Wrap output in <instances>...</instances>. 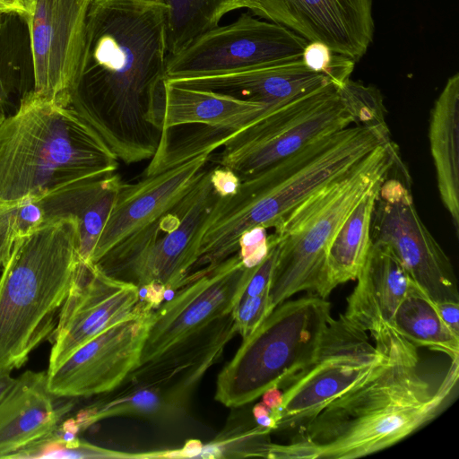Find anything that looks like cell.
Here are the masks:
<instances>
[{"label": "cell", "instance_id": "obj_3", "mask_svg": "<svg viewBox=\"0 0 459 459\" xmlns=\"http://www.w3.org/2000/svg\"><path fill=\"white\" fill-rule=\"evenodd\" d=\"M390 140L387 131L353 124L242 180L234 195L219 197L215 204L201 234L196 267L214 269L238 252L243 232L257 226L274 228L311 195Z\"/></svg>", "mask_w": 459, "mask_h": 459}, {"label": "cell", "instance_id": "obj_12", "mask_svg": "<svg viewBox=\"0 0 459 459\" xmlns=\"http://www.w3.org/2000/svg\"><path fill=\"white\" fill-rule=\"evenodd\" d=\"M308 41L273 22L242 13L189 41L167 57L165 80L225 74L293 62Z\"/></svg>", "mask_w": 459, "mask_h": 459}, {"label": "cell", "instance_id": "obj_27", "mask_svg": "<svg viewBox=\"0 0 459 459\" xmlns=\"http://www.w3.org/2000/svg\"><path fill=\"white\" fill-rule=\"evenodd\" d=\"M168 6V56L182 49L201 33L215 28L239 0H163Z\"/></svg>", "mask_w": 459, "mask_h": 459}, {"label": "cell", "instance_id": "obj_18", "mask_svg": "<svg viewBox=\"0 0 459 459\" xmlns=\"http://www.w3.org/2000/svg\"><path fill=\"white\" fill-rule=\"evenodd\" d=\"M237 333L232 314L215 320L158 358L138 366L126 377V389L154 390L174 411L183 410Z\"/></svg>", "mask_w": 459, "mask_h": 459}, {"label": "cell", "instance_id": "obj_14", "mask_svg": "<svg viewBox=\"0 0 459 459\" xmlns=\"http://www.w3.org/2000/svg\"><path fill=\"white\" fill-rule=\"evenodd\" d=\"M93 0H26L33 91L70 105L84 47L86 19Z\"/></svg>", "mask_w": 459, "mask_h": 459}, {"label": "cell", "instance_id": "obj_35", "mask_svg": "<svg viewBox=\"0 0 459 459\" xmlns=\"http://www.w3.org/2000/svg\"><path fill=\"white\" fill-rule=\"evenodd\" d=\"M253 416L256 424L260 427L271 430H276L278 427V418L264 403H259L253 408Z\"/></svg>", "mask_w": 459, "mask_h": 459}, {"label": "cell", "instance_id": "obj_21", "mask_svg": "<svg viewBox=\"0 0 459 459\" xmlns=\"http://www.w3.org/2000/svg\"><path fill=\"white\" fill-rule=\"evenodd\" d=\"M48 385V374L26 370L0 401V458L50 435L71 403L57 406Z\"/></svg>", "mask_w": 459, "mask_h": 459}, {"label": "cell", "instance_id": "obj_39", "mask_svg": "<svg viewBox=\"0 0 459 459\" xmlns=\"http://www.w3.org/2000/svg\"><path fill=\"white\" fill-rule=\"evenodd\" d=\"M143 1H149V2H163V0H143Z\"/></svg>", "mask_w": 459, "mask_h": 459}, {"label": "cell", "instance_id": "obj_5", "mask_svg": "<svg viewBox=\"0 0 459 459\" xmlns=\"http://www.w3.org/2000/svg\"><path fill=\"white\" fill-rule=\"evenodd\" d=\"M82 263L74 217L16 242L0 276V369L21 368L51 336Z\"/></svg>", "mask_w": 459, "mask_h": 459}, {"label": "cell", "instance_id": "obj_33", "mask_svg": "<svg viewBox=\"0 0 459 459\" xmlns=\"http://www.w3.org/2000/svg\"><path fill=\"white\" fill-rule=\"evenodd\" d=\"M211 182L216 194L224 198L237 193L241 179L233 170L218 165L211 169Z\"/></svg>", "mask_w": 459, "mask_h": 459}, {"label": "cell", "instance_id": "obj_17", "mask_svg": "<svg viewBox=\"0 0 459 459\" xmlns=\"http://www.w3.org/2000/svg\"><path fill=\"white\" fill-rule=\"evenodd\" d=\"M254 15L358 62L374 39L373 0H241Z\"/></svg>", "mask_w": 459, "mask_h": 459}, {"label": "cell", "instance_id": "obj_23", "mask_svg": "<svg viewBox=\"0 0 459 459\" xmlns=\"http://www.w3.org/2000/svg\"><path fill=\"white\" fill-rule=\"evenodd\" d=\"M164 94L162 134L186 125L234 132L273 108L262 102L185 87L167 80Z\"/></svg>", "mask_w": 459, "mask_h": 459}, {"label": "cell", "instance_id": "obj_38", "mask_svg": "<svg viewBox=\"0 0 459 459\" xmlns=\"http://www.w3.org/2000/svg\"><path fill=\"white\" fill-rule=\"evenodd\" d=\"M11 372V369H0V401L14 383Z\"/></svg>", "mask_w": 459, "mask_h": 459}, {"label": "cell", "instance_id": "obj_24", "mask_svg": "<svg viewBox=\"0 0 459 459\" xmlns=\"http://www.w3.org/2000/svg\"><path fill=\"white\" fill-rule=\"evenodd\" d=\"M430 153L441 202L459 236V74L450 76L430 110Z\"/></svg>", "mask_w": 459, "mask_h": 459}, {"label": "cell", "instance_id": "obj_40", "mask_svg": "<svg viewBox=\"0 0 459 459\" xmlns=\"http://www.w3.org/2000/svg\"><path fill=\"white\" fill-rule=\"evenodd\" d=\"M2 269H3V268L0 266V276H1Z\"/></svg>", "mask_w": 459, "mask_h": 459}, {"label": "cell", "instance_id": "obj_2", "mask_svg": "<svg viewBox=\"0 0 459 459\" xmlns=\"http://www.w3.org/2000/svg\"><path fill=\"white\" fill-rule=\"evenodd\" d=\"M385 358L363 381L299 429L316 458L355 459L400 442L434 420L457 387L459 359L428 365L394 327L374 339Z\"/></svg>", "mask_w": 459, "mask_h": 459}, {"label": "cell", "instance_id": "obj_16", "mask_svg": "<svg viewBox=\"0 0 459 459\" xmlns=\"http://www.w3.org/2000/svg\"><path fill=\"white\" fill-rule=\"evenodd\" d=\"M138 287L105 273L96 264L82 267L61 307L52 333L48 370L109 326L142 311Z\"/></svg>", "mask_w": 459, "mask_h": 459}, {"label": "cell", "instance_id": "obj_19", "mask_svg": "<svg viewBox=\"0 0 459 459\" xmlns=\"http://www.w3.org/2000/svg\"><path fill=\"white\" fill-rule=\"evenodd\" d=\"M214 151L209 150L173 168L122 183L108 220L95 247L98 263L123 239L172 210L195 186Z\"/></svg>", "mask_w": 459, "mask_h": 459}, {"label": "cell", "instance_id": "obj_37", "mask_svg": "<svg viewBox=\"0 0 459 459\" xmlns=\"http://www.w3.org/2000/svg\"><path fill=\"white\" fill-rule=\"evenodd\" d=\"M26 13V0H0L1 14H16L22 18Z\"/></svg>", "mask_w": 459, "mask_h": 459}, {"label": "cell", "instance_id": "obj_11", "mask_svg": "<svg viewBox=\"0 0 459 459\" xmlns=\"http://www.w3.org/2000/svg\"><path fill=\"white\" fill-rule=\"evenodd\" d=\"M383 351L343 315L332 318L314 359L286 385L276 430L299 429L383 362Z\"/></svg>", "mask_w": 459, "mask_h": 459}, {"label": "cell", "instance_id": "obj_29", "mask_svg": "<svg viewBox=\"0 0 459 459\" xmlns=\"http://www.w3.org/2000/svg\"><path fill=\"white\" fill-rule=\"evenodd\" d=\"M338 90L354 118V125L377 127L389 132L385 120V108L383 97L377 87L366 86L350 78L339 86Z\"/></svg>", "mask_w": 459, "mask_h": 459}, {"label": "cell", "instance_id": "obj_20", "mask_svg": "<svg viewBox=\"0 0 459 459\" xmlns=\"http://www.w3.org/2000/svg\"><path fill=\"white\" fill-rule=\"evenodd\" d=\"M356 280L343 316L374 340L393 327L394 315L414 283L394 255L373 242Z\"/></svg>", "mask_w": 459, "mask_h": 459}, {"label": "cell", "instance_id": "obj_31", "mask_svg": "<svg viewBox=\"0 0 459 459\" xmlns=\"http://www.w3.org/2000/svg\"><path fill=\"white\" fill-rule=\"evenodd\" d=\"M272 311L269 292L241 298L231 313L238 333L242 339L245 338L254 332Z\"/></svg>", "mask_w": 459, "mask_h": 459}, {"label": "cell", "instance_id": "obj_28", "mask_svg": "<svg viewBox=\"0 0 459 459\" xmlns=\"http://www.w3.org/2000/svg\"><path fill=\"white\" fill-rule=\"evenodd\" d=\"M51 221L44 197L0 204V266H4L19 239Z\"/></svg>", "mask_w": 459, "mask_h": 459}, {"label": "cell", "instance_id": "obj_10", "mask_svg": "<svg viewBox=\"0 0 459 459\" xmlns=\"http://www.w3.org/2000/svg\"><path fill=\"white\" fill-rule=\"evenodd\" d=\"M370 238L394 255L411 281L434 303L459 301L453 264L417 212L410 174L402 160L379 187Z\"/></svg>", "mask_w": 459, "mask_h": 459}, {"label": "cell", "instance_id": "obj_4", "mask_svg": "<svg viewBox=\"0 0 459 459\" xmlns=\"http://www.w3.org/2000/svg\"><path fill=\"white\" fill-rule=\"evenodd\" d=\"M117 168L114 152L70 105L32 89L0 125V204L45 197Z\"/></svg>", "mask_w": 459, "mask_h": 459}, {"label": "cell", "instance_id": "obj_1", "mask_svg": "<svg viewBox=\"0 0 459 459\" xmlns=\"http://www.w3.org/2000/svg\"><path fill=\"white\" fill-rule=\"evenodd\" d=\"M168 6L93 0L70 106L118 160L152 159L162 135Z\"/></svg>", "mask_w": 459, "mask_h": 459}, {"label": "cell", "instance_id": "obj_9", "mask_svg": "<svg viewBox=\"0 0 459 459\" xmlns=\"http://www.w3.org/2000/svg\"><path fill=\"white\" fill-rule=\"evenodd\" d=\"M353 124L337 85L326 82L230 133L213 160L242 181L312 141Z\"/></svg>", "mask_w": 459, "mask_h": 459}, {"label": "cell", "instance_id": "obj_6", "mask_svg": "<svg viewBox=\"0 0 459 459\" xmlns=\"http://www.w3.org/2000/svg\"><path fill=\"white\" fill-rule=\"evenodd\" d=\"M391 140L378 145L341 178L327 184L291 210L269 238L278 254L269 290L273 309L300 291L317 296L329 246L361 197L388 177L400 160Z\"/></svg>", "mask_w": 459, "mask_h": 459}, {"label": "cell", "instance_id": "obj_36", "mask_svg": "<svg viewBox=\"0 0 459 459\" xmlns=\"http://www.w3.org/2000/svg\"><path fill=\"white\" fill-rule=\"evenodd\" d=\"M282 400L283 393L278 386L271 387L262 394V403L273 411L278 418V423L281 417Z\"/></svg>", "mask_w": 459, "mask_h": 459}, {"label": "cell", "instance_id": "obj_8", "mask_svg": "<svg viewBox=\"0 0 459 459\" xmlns=\"http://www.w3.org/2000/svg\"><path fill=\"white\" fill-rule=\"evenodd\" d=\"M204 170L169 212L120 241L96 264L108 275L137 287L155 283L175 291L198 260L201 234L219 199Z\"/></svg>", "mask_w": 459, "mask_h": 459}, {"label": "cell", "instance_id": "obj_25", "mask_svg": "<svg viewBox=\"0 0 459 459\" xmlns=\"http://www.w3.org/2000/svg\"><path fill=\"white\" fill-rule=\"evenodd\" d=\"M384 180L376 183L361 197L333 238L317 296L325 299L337 286L357 279L371 244L372 212Z\"/></svg>", "mask_w": 459, "mask_h": 459}, {"label": "cell", "instance_id": "obj_32", "mask_svg": "<svg viewBox=\"0 0 459 459\" xmlns=\"http://www.w3.org/2000/svg\"><path fill=\"white\" fill-rule=\"evenodd\" d=\"M269 249L267 229L262 226L246 230L238 239V254L247 268L260 264L267 255Z\"/></svg>", "mask_w": 459, "mask_h": 459}, {"label": "cell", "instance_id": "obj_13", "mask_svg": "<svg viewBox=\"0 0 459 459\" xmlns=\"http://www.w3.org/2000/svg\"><path fill=\"white\" fill-rule=\"evenodd\" d=\"M252 270L253 267H245L237 252L213 270L188 277L170 299L153 311L138 366L231 314Z\"/></svg>", "mask_w": 459, "mask_h": 459}, {"label": "cell", "instance_id": "obj_30", "mask_svg": "<svg viewBox=\"0 0 459 459\" xmlns=\"http://www.w3.org/2000/svg\"><path fill=\"white\" fill-rule=\"evenodd\" d=\"M302 60L311 70L323 74L338 87L342 86L354 69L355 61L333 52L326 45L319 42H308Z\"/></svg>", "mask_w": 459, "mask_h": 459}, {"label": "cell", "instance_id": "obj_15", "mask_svg": "<svg viewBox=\"0 0 459 459\" xmlns=\"http://www.w3.org/2000/svg\"><path fill=\"white\" fill-rule=\"evenodd\" d=\"M153 311L109 326L47 371L50 392L58 398L85 397L120 386L139 365Z\"/></svg>", "mask_w": 459, "mask_h": 459}, {"label": "cell", "instance_id": "obj_7", "mask_svg": "<svg viewBox=\"0 0 459 459\" xmlns=\"http://www.w3.org/2000/svg\"><path fill=\"white\" fill-rule=\"evenodd\" d=\"M332 318L331 304L316 295L275 307L219 373L215 400L239 407L285 386L314 359Z\"/></svg>", "mask_w": 459, "mask_h": 459}, {"label": "cell", "instance_id": "obj_34", "mask_svg": "<svg viewBox=\"0 0 459 459\" xmlns=\"http://www.w3.org/2000/svg\"><path fill=\"white\" fill-rule=\"evenodd\" d=\"M435 306L445 325L459 336V301H440L436 302Z\"/></svg>", "mask_w": 459, "mask_h": 459}, {"label": "cell", "instance_id": "obj_26", "mask_svg": "<svg viewBox=\"0 0 459 459\" xmlns=\"http://www.w3.org/2000/svg\"><path fill=\"white\" fill-rule=\"evenodd\" d=\"M394 330L417 348L459 359V336L445 325L435 303L415 284L397 307L392 321Z\"/></svg>", "mask_w": 459, "mask_h": 459}, {"label": "cell", "instance_id": "obj_22", "mask_svg": "<svg viewBox=\"0 0 459 459\" xmlns=\"http://www.w3.org/2000/svg\"><path fill=\"white\" fill-rule=\"evenodd\" d=\"M167 81L185 87L262 102L271 107L279 106L324 82H331L325 74L308 68L302 58L225 74Z\"/></svg>", "mask_w": 459, "mask_h": 459}]
</instances>
